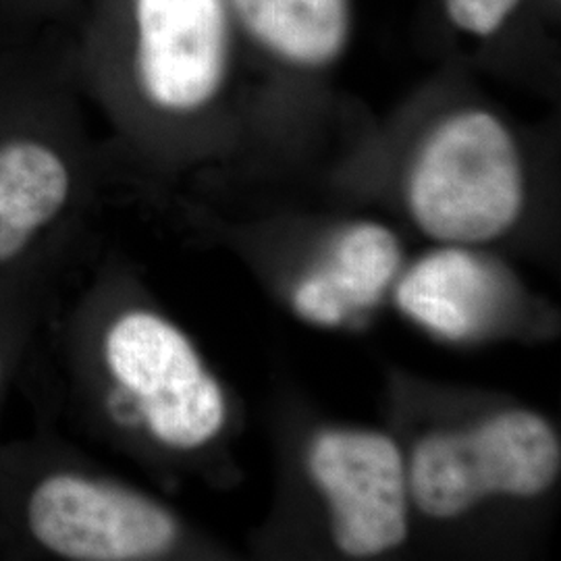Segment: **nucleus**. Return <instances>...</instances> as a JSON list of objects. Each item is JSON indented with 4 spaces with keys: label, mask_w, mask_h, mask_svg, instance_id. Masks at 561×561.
I'll return each instance as SVG.
<instances>
[{
    "label": "nucleus",
    "mask_w": 561,
    "mask_h": 561,
    "mask_svg": "<svg viewBox=\"0 0 561 561\" xmlns=\"http://www.w3.org/2000/svg\"><path fill=\"white\" fill-rule=\"evenodd\" d=\"M73 83L62 32L0 41V285L69 268L88 194Z\"/></svg>",
    "instance_id": "obj_2"
},
{
    "label": "nucleus",
    "mask_w": 561,
    "mask_h": 561,
    "mask_svg": "<svg viewBox=\"0 0 561 561\" xmlns=\"http://www.w3.org/2000/svg\"><path fill=\"white\" fill-rule=\"evenodd\" d=\"M400 259L398 238L387 227L354 225L337 240L321 271L298 285L294 306L306 321L340 324L350 312L381 300Z\"/></svg>",
    "instance_id": "obj_8"
},
{
    "label": "nucleus",
    "mask_w": 561,
    "mask_h": 561,
    "mask_svg": "<svg viewBox=\"0 0 561 561\" xmlns=\"http://www.w3.org/2000/svg\"><path fill=\"white\" fill-rule=\"evenodd\" d=\"M497 301V277L463 250H445L422 259L398 289V304L410 319L451 340L477 333Z\"/></svg>",
    "instance_id": "obj_9"
},
{
    "label": "nucleus",
    "mask_w": 561,
    "mask_h": 561,
    "mask_svg": "<svg viewBox=\"0 0 561 561\" xmlns=\"http://www.w3.org/2000/svg\"><path fill=\"white\" fill-rule=\"evenodd\" d=\"M62 273L0 285V424L9 393L20 381L21 368Z\"/></svg>",
    "instance_id": "obj_11"
},
{
    "label": "nucleus",
    "mask_w": 561,
    "mask_h": 561,
    "mask_svg": "<svg viewBox=\"0 0 561 561\" xmlns=\"http://www.w3.org/2000/svg\"><path fill=\"white\" fill-rule=\"evenodd\" d=\"M241 23L283 59L324 65L350 36L347 0H231Z\"/></svg>",
    "instance_id": "obj_10"
},
{
    "label": "nucleus",
    "mask_w": 561,
    "mask_h": 561,
    "mask_svg": "<svg viewBox=\"0 0 561 561\" xmlns=\"http://www.w3.org/2000/svg\"><path fill=\"white\" fill-rule=\"evenodd\" d=\"M308 468L329 503L343 553L373 558L400 547L408 535L410 482L391 437L354 428L324 431L310 447Z\"/></svg>",
    "instance_id": "obj_7"
},
{
    "label": "nucleus",
    "mask_w": 561,
    "mask_h": 561,
    "mask_svg": "<svg viewBox=\"0 0 561 561\" xmlns=\"http://www.w3.org/2000/svg\"><path fill=\"white\" fill-rule=\"evenodd\" d=\"M520 0H445L451 21L463 32L489 36L502 27L503 21Z\"/></svg>",
    "instance_id": "obj_13"
},
{
    "label": "nucleus",
    "mask_w": 561,
    "mask_h": 561,
    "mask_svg": "<svg viewBox=\"0 0 561 561\" xmlns=\"http://www.w3.org/2000/svg\"><path fill=\"white\" fill-rule=\"evenodd\" d=\"M76 0H0V41L62 32Z\"/></svg>",
    "instance_id": "obj_12"
},
{
    "label": "nucleus",
    "mask_w": 561,
    "mask_h": 561,
    "mask_svg": "<svg viewBox=\"0 0 561 561\" xmlns=\"http://www.w3.org/2000/svg\"><path fill=\"white\" fill-rule=\"evenodd\" d=\"M21 375L36 396L59 389L121 437L169 456L198 454L227 419L221 385L194 343L141 301L104 310L85 298L67 312L53 294Z\"/></svg>",
    "instance_id": "obj_1"
},
{
    "label": "nucleus",
    "mask_w": 561,
    "mask_h": 561,
    "mask_svg": "<svg viewBox=\"0 0 561 561\" xmlns=\"http://www.w3.org/2000/svg\"><path fill=\"white\" fill-rule=\"evenodd\" d=\"M88 57H119L125 85L152 117H194L227 76L225 0H119V30L104 25Z\"/></svg>",
    "instance_id": "obj_4"
},
{
    "label": "nucleus",
    "mask_w": 561,
    "mask_h": 561,
    "mask_svg": "<svg viewBox=\"0 0 561 561\" xmlns=\"http://www.w3.org/2000/svg\"><path fill=\"white\" fill-rule=\"evenodd\" d=\"M408 196L414 219L431 238L451 245L495 240L520 217L518 148L493 115L458 113L424 141Z\"/></svg>",
    "instance_id": "obj_5"
},
{
    "label": "nucleus",
    "mask_w": 561,
    "mask_h": 561,
    "mask_svg": "<svg viewBox=\"0 0 561 561\" xmlns=\"http://www.w3.org/2000/svg\"><path fill=\"white\" fill-rule=\"evenodd\" d=\"M181 542L164 503L76 460L50 426L0 445L2 558L161 560Z\"/></svg>",
    "instance_id": "obj_3"
},
{
    "label": "nucleus",
    "mask_w": 561,
    "mask_h": 561,
    "mask_svg": "<svg viewBox=\"0 0 561 561\" xmlns=\"http://www.w3.org/2000/svg\"><path fill=\"white\" fill-rule=\"evenodd\" d=\"M560 439L535 412L510 410L463 431L424 437L408 466L410 500L449 520L486 497H539L558 481Z\"/></svg>",
    "instance_id": "obj_6"
}]
</instances>
